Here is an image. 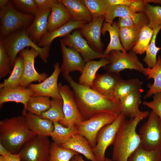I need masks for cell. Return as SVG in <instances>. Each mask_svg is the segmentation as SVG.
Returning <instances> with one entry per match:
<instances>
[{
    "label": "cell",
    "instance_id": "cell-20",
    "mask_svg": "<svg viewBox=\"0 0 161 161\" xmlns=\"http://www.w3.org/2000/svg\"><path fill=\"white\" fill-rule=\"evenodd\" d=\"M142 92L141 90L133 92L120 100L121 114L126 118H133L146 112V111H142L139 109Z\"/></svg>",
    "mask_w": 161,
    "mask_h": 161
},
{
    "label": "cell",
    "instance_id": "cell-16",
    "mask_svg": "<svg viewBox=\"0 0 161 161\" xmlns=\"http://www.w3.org/2000/svg\"><path fill=\"white\" fill-rule=\"evenodd\" d=\"M122 79L119 73H97L91 88L109 99L117 100L114 97V92L117 84Z\"/></svg>",
    "mask_w": 161,
    "mask_h": 161
},
{
    "label": "cell",
    "instance_id": "cell-47",
    "mask_svg": "<svg viewBox=\"0 0 161 161\" xmlns=\"http://www.w3.org/2000/svg\"><path fill=\"white\" fill-rule=\"evenodd\" d=\"M5 161H21L18 154L9 153L4 157Z\"/></svg>",
    "mask_w": 161,
    "mask_h": 161
},
{
    "label": "cell",
    "instance_id": "cell-19",
    "mask_svg": "<svg viewBox=\"0 0 161 161\" xmlns=\"http://www.w3.org/2000/svg\"><path fill=\"white\" fill-rule=\"evenodd\" d=\"M51 10L48 20L49 32L61 27L72 19L67 9L59 0H55L51 5Z\"/></svg>",
    "mask_w": 161,
    "mask_h": 161
},
{
    "label": "cell",
    "instance_id": "cell-45",
    "mask_svg": "<svg viewBox=\"0 0 161 161\" xmlns=\"http://www.w3.org/2000/svg\"><path fill=\"white\" fill-rule=\"evenodd\" d=\"M153 100L150 101H144L143 105L152 109V110L161 120V92L154 94L152 96Z\"/></svg>",
    "mask_w": 161,
    "mask_h": 161
},
{
    "label": "cell",
    "instance_id": "cell-36",
    "mask_svg": "<svg viewBox=\"0 0 161 161\" xmlns=\"http://www.w3.org/2000/svg\"><path fill=\"white\" fill-rule=\"evenodd\" d=\"M79 153L73 150L61 147L54 142L51 143L49 156L47 161H70Z\"/></svg>",
    "mask_w": 161,
    "mask_h": 161
},
{
    "label": "cell",
    "instance_id": "cell-28",
    "mask_svg": "<svg viewBox=\"0 0 161 161\" xmlns=\"http://www.w3.org/2000/svg\"><path fill=\"white\" fill-rule=\"evenodd\" d=\"M24 72V60L19 53L17 56L13 69L9 77L0 84V89H14L20 87L21 82Z\"/></svg>",
    "mask_w": 161,
    "mask_h": 161
},
{
    "label": "cell",
    "instance_id": "cell-38",
    "mask_svg": "<svg viewBox=\"0 0 161 161\" xmlns=\"http://www.w3.org/2000/svg\"><path fill=\"white\" fill-rule=\"evenodd\" d=\"M161 29V25L153 30V35L148 48L146 51V55L143 59V61L147 66L148 67L152 68L156 64L157 59V54L161 49V47H157L156 44L157 36Z\"/></svg>",
    "mask_w": 161,
    "mask_h": 161
},
{
    "label": "cell",
    "instance_id": "cell-42",
    "mask_svg": "<svg viewBox=\"0 0 161 161\" xmlns=\"http://www.w3.org/2000/svg\"><path fill=\"white\" fill-rule=\"evenodd\" d=\"M144 12L148 19L147 26L152 30L161 25V6H154L148 3L145 7Z\"/></svg>",
    "mask_w": 161,
    "mask_h": 161
},
{
    "label": "cell",
    "instance_id": "cell-40",
    "mask_svg": "<svg viewBox=\"0 0 161 161\" xmlns=\"http://www.w3.org/2000/svg\"><path fill=\"white\" fill-rule=\"evenodd\" d=\"M128 161H161V149L147 150L140 146L130 155Z\"/></svg>",
    "mask_w": 161,
    "mask_h": 161
},
{
    "label": "cell",
    "instance_id": "cell-39",
    "mask_svg": "<svg viewBox=\"0 0 161 161\" xmlns=\"http://www.w3.org/2000/svg\"><path fill=\"white\" fill-rule=\"evenodd\" d=\"M134 13L130 7L123 5H111L109 7L104 16L105 22L112 24L117 17L123 18L131 16Z\"/></svg>",
    "mask_w": 161,
    "mask_h": 161
},
{
    "label": "cell",
    "instance_id": "cell-35",
    "mask_svg": "<svg viewBox=\"0 0 161 161\" xmlns=\"http://www.w3.org/2000/svg\"><path fill=\"white\" fill-rule=\"evenodd\" d=\"M51 101L50 108L47 111L42 113L40 117L48 119L53 123H59L64 118L63 99L52 98Z\"/></svg>",
    "mask_w": 161,
    "mask_h": 161
},
{
    "label": "cell",
    "instance_id": "cell-13",
    "mask_svg": "<svg viewBox=\"0 0 161 161\" xmlns=\"http://www.w3.org/2000/svg\"><path fill=\"white\" fill-rule=\"evenodd\" d=\"M21 54L24 60V72L20 87L27 88L32 82L43 81L48 77L45 73H39L35 69V58L39 55L38 51L33 48L27 47L22 50Z\"/></svg>",
    "mask_w": 161,
    "mask_h": 161
},
{
    "label": "cell",
    "instance_id": "cell-18",
    "mask_svg": "<svg viewBox=\"0 0 161 161\" xmlns=\"http://www.w3.org/2000/svg\"><path fill=\"white\" fill-rule=\"evenodd\" d=\"M22 114L30 130L37 135L50 136L54 129L52 122L27 111H23Z\"/></svg>",
    "mask_w": 161,
    "mask_h": 161
},
{
    "label": "cell",
    "instance_id": "cell-30",
    "mask_svg": "<svg viewBox=\"0 0 161 161\" xmlns=\"http://www.w3.org/2000/svg\"><path fill=\"white\" fill-rule=\"evenodd\" d=\"M143 83L137 78L127 80L123 79L117 84L114 92V96L117 100H120L127 95L142 90Z\"/></svg>",
    "mask_w": 161,
    "mask_h": 161
},
{
    "label": "cell",
    "instance_id": "cell-44",
    "mask_svg": "<svg viewBox=\"0 0 161 161\" xmlns=\"http://www.w3.org/2000/svg\"><path fill=\"white\" fill-rule=\"evenodd\" d=\"M12 2L20 10L30 13L35 17L40 12L34 0H13Z\"/></svg>",
    "mask_w": 161,
    "mask_h": 161
},
{
    "label": "cell",
    "instance_id": "cell-9",
    "mask_svg": "<svg viewBox=\"0 0 161 161\" xmlns=\"http://www.w3.org/2000/svg\"><path fill=\"white\" fill-rule=\"evenodd\" d=\"M107 58L111 63L103 67L106 72L119 73L125 69H129L142 72L145 68L137 54L132 50L129 52L113 50L108 55Z\"/></svg>",
    "mask_w": 161,
    "mask_h": 161
},
{
    "label": "cell",
    "instance_id": "cell-14",
    "mask_svg": "<svg viewBox=\"0 0 161 161\" xmlns=\"http://www.w3.org/2000/svg\"><path fill=\"white\" fill-rule=\"evenodd\" d=\"M54 69L52 74L42 82L37 84L31 83L27 87L32 92L33 96H44L52 98L62 99L59 94L58 80L61 72L59 64L54 65Z\"/></svg>",
    "mask_w": 161,
    "mask_h": 161
},
{
    "label": "cell",
    "instance_id": "cell-24",
    "mask_svg": "<svg viewBox=\"0 0 161 161\" xmlns=\"http://www.w3.org/2000/svg\"><path fill=\"white\" fill-rule=\"evenodd\" d=\"M32 96V91L28 87H20L14 89H0V106L6 102H14L23 104L24 107Z\"/></svg>",
    "mask_w": 161,
    "mask_h": 161
},
{
    "label": "cell",
    "instance_id": "cell-17",
    "mask_svg": "<svg viewBox=\"0 0 161 161\" xmlns=\"http://www.w3.org/2000/svg\"><path fill=\"white\" fill-rule=\"evenodd\" d=\"M63 62L60 69L63 75L74 71L82 72L86 64L82 57L75 49L61 44Z\"/></svg>",
    "mask_w": 161,
    "mask_h": 161
},
{
    "label": "cell",
    "instance_id": "cell-50",
    "mask_svg": "<svg viewBox=\"0 0 161 161\" xmlns=\"http://www.w3.org/2000/svg\"><path fill=\"white\" fill-rule=\"evenodd\" d=\"M10 1L8 0H0V7L1 9L4 8L6 6Z\"/></svg>",
    "mask_w": 161,
    "mask_h": 161
},
{
    "label": "cell",
    "instance_id": "cell-51",
    "mask_svg": "<svg viewBox=\"0 0 161 161\" xmlns=\"http://www.w3.org/2000/svg\"><path fill=\"white\" fill-rule=\"evenodd\" d=\"M153 3L161 4V0H154Z\"/></svg>",
    "mask_w": 161,
    "mask_h": 161
},
{
    "label": "cell",
    "instance_id": "cell-8",
    "mask_svg": "<svg viewBox=\"0 0 161 161\" xmlns=\"http://www.w3.org/2000/svg\"><path fill=\"white\" fill-rule=\"evenodd\" d=\"M126 118L121 114L110 124L103 127L98 132L95 146L92 148L97 161H104L105 153L107 148L113 145L116 135Z\"/></svg>",
    "mask_w": 161,
    "mask_h": 161
},
{
    "label": "cell",
    "instance_id": "cell-46",
    "mask_svg": "<svg viewBox=\"0 0 161 161\" xmlns=\"http://www.w3.org/2000/svg\"><path fill=\"white\" fill-rule=\"evenodd\" d=\"M55 0H34L41 12L51 10V7Z\"/></svg>",
    "mask_w": 161,
    "mask_h": 161
},
{
    "label": "cell",
    "instance_id": "cell-6",
    "mask_svg": "<svg viewBox=\"0 0 161 161\" xmlns=\"http://www.w3.org/2000/svg\"><path fill=\"white\" fill-rule=\"evenodd\" d=\"M139 134L142 148L150 151L161 149V120L152 111L140 128Z\"/></svg>",
    "mask_w": 161,
    "mask_h": 161
},
{
    "label": "cell",
    "instance_id": "cell-7",
    "mask_svg": "<svg viewBox=\"0 0 161 161\" xmlns=\"http://www.w3.org/2000/svg\"><path fill=\"white\" fill-rule=\"evenodd\" d=\"M50 144L47 136L36 135L25 143L18 154L21 161H47Z\"/></svg>",
    "mask_w": 161,
    "mask_h": 161
},
{
    "label": "cell",
    "instance_id": "cell-32",
    "mask_svg": "<svg viewBox=\"0 0 161 161\" xmlns=\"http://www.w3.org/2000/svg\"><path fill=\"white\" fill-rule=\"evenodd\" d=\"M53 123L54 129L50 136L53 142L59 145L64 143L74 134L78 133L76 126L66 127L58 122Z\"/></svg>",
    "mask_w": 161,
    "mask_h": 161
},
{
    "label": "cell",
    "instance_id": "cell-4",
    "mask_svg": "<svg viewBox=\"0 0 161 161\" xmlns=\"http://www.w3.org/2000/svg\"><path fill=\"white\" fill-rule=\"evenodd\" d=\"M26 29H21L0 40L13 66L18 54L25 48L31 47L36 49L40 58L45 63L47 62L50 47H40L29 37Z\"/></svg>",
    "mask_w": 161,
    "mask_h": 161
},
{
    "label": "cell",
    "instance_id": "cell-43",
    "mask_svg": "<svg viewBox=\"0 0 161 161\" xmlns=\"http://www.w3.org/2000/svg\"><path fill=\"white\" fill-rule=\"evenodd\" d=\"M13 68L10 60L6 52L1 40L0 41V79L10 74Z\"/></svg>",
    "mask_w": 161,
    "mask_h": 161
},
{
    "label": "cell",
    "instance_id": "cell-29",
    "mask_svg": "<svg viewBox=\"0 0 161 161\" xmlns=\"http://www.w3.org/2000/svg\"><path fill=\"white\" fill-rule=\"evenodd\" d=\"M120 27L117 22L114 21L111 24L104 22L103 25L101 34L104 35L105 33L108 32L110 36V41L103 53L108 55L113 50H119L126 52L121 44L119 34Z\"/></svg>",
    "mask_w": 161,
    "mask_h": 161
},
{
    "label": "cell",
    "instance_id": "cell-49",
    "mask_svg": "<svg viewBox=\"0 0 161 161\" xmlns=\"http://www.w3.org/2000/svg\"><path fill=\"white\" fill-rule=\"evenodd\" d=\"M77 161H85L82 157L79 154L75 155L73 157ZM104 161H113L112 160L106 158Z\"/></svg>",
    "mask_w": 161,
    "mask_h": 161
},
{
    "label": "cell",
    "instance_id": "cell-34",
    "mask_svg": "<svg viewBox=\"0 0 161 161\" xmlns=\"http://www.w3.org/2000/svg\"><path fill=\"white\" fill-rule=\"evenodd\" d=\"M117 23L120 28L134 27L141 29L148 25L149 21L145 12H141L135 13L130 16L119 18Z\"/></svg>",
    "mask_w": 161,
    "mask_h": 161
},
{
    "label": "cell",
    "instance_id": "cell-26",
    "mask_svg": "<svg viewBox=\"0 0 161 161\" xmlns=\"http://www.w3.org/2000/svg\"><path fill=\"white\" fill-rule=\"evenodd\" d=\"M110 63L107 58H102L98 61L92 60L86 62L79 77V83L91 88L98 70Z\"/></svg>",
    "mask_w": 161,
    "mask_h": 161
},
{
    "label": "cell",
    "instance_id": "cell-12",
    "mask_svg": "<svg viewBox=\"0 0 161 161\" xmlns=\"http://www.w3.org/2000/svg\"><path fill=\"white\" fill-rule=\"evenodd\" d=\"M60 42L61 44L77 50L86 63L95 58L108 57V55L94 50L81 35L79 30H75L72 33L64 37L60 40Z\"/></svg>",
    "mask_w": 161,
    "mask_h": 161
},
{
    "label": "cell",
    "instance_id": "cell-3",
    "mask_svg": "<svg viewBox=\"0 0 161 161\" xmlns=\"http://www.w3.org/2000/svg\"><path fill=\"white\" fill-rule=\"evenodd\" d=\"M36 135L29 129L23 115L0 121V143L11 153L18 154L25 143Z\"/></svg>",
    "mask_w": 161,
    "mask_h": 161
},
{
    "label": "cell",
    "instance_id": "cell-52",
    "mask_svg": "<svg viewBox=\"0 0 161 161\" xmlns=\"http://www.w3.org/2000/svg\"><path fill=\"white\" fill-rule=\"evenodd\" d=\"M71 161H77L74 157H73L71 159Z\"/></svg>",
    "mask_w": 161,
    "mask_h": 161
},
{
    "label": "cell",
    "instance_id": "cell-31",
    "mask_svg": "<svg viewBox=\"0 0 161 161\" xmlns=\"http://www.w3.org/2000/svg\"><path fill=\"white\" fill-rule=\"evenodd\" d=\"M51 103V100L49 97L32 96L28 101L23 111L40 116L42 113L49 109Z\"/></svg>",
    "mask_w": 161,
    "mask_h": 161
},
{
    "label": "cell",
    "instance_id": "cell-22",
    "mask_svg": "<svg viewBox=\"0 0 161 161\" xmlns=\"http://www.w3.org/2000/svg\"><path fill=\"white\" fill-rule=\"evenodd\" d=\"M59 146L80 153L92 161H97L88 140L78 133L74 134L65 142Z\"/></svg>",
    "mask_w": 161,
    "mask_h": 161
},
{
    "label": "cell",
    "instance_id": "cell-48",
    "mask_svg": "<svg viewBox=\"0 0 161 161\" xmlns=\"http://www.w3.org/2000/svg\"><path fill=\"white\" fill-rule=\"evenodd\" d=\"M6 148L0 143V154L1 156L6 157L9 153Z\"/></svg>",
    "mask_w": 161,
    "mask_h": 161
},
{
    "label": "cell",
    "instance_id": "cell-23",
    "mask_svg": "<svg viewBox=\"0 0 161 161\" xmlns=\"http://www.w3.org/2000/svg\"><path fill=\"white\" fill-rule=\"evenodd\" d=\"M51 10L41 12L31 24L26 29L30 38L35 44L48 32V20Z\"/></svg>",
    "mask_w": 161,
    "mask_h": 161
},
{
    "label": "cell",
    "instance_id": "cell-37",
    "mask_svg": "<svg viewBox=\"0 0 161 161\" xmlns=\"http://www.w3.org/2000/svg\"><path fill=\"white\" fill-rule=\"evenodd\" d=\"M153 34V30L147 25L143 27L141 29L138 39L132 50L137 54H144L148 48Z\"/></svg>",
    "mask_w": 161,
    "mask_h": 161
},
{
    "label": "cell",
    "instance_id": "cell-21",
    "mask_svg": "<svg viewBox=\"0 0 161 161\" xmlns=\"http://www.w3.org/2000/svg\"><path fill=\"white\" fill-rule=\"evenodd\" d=\"M86 21H77L72 19L51 32H47L37 43L40 47H50L52 41L55 38L63 36L69 34L73 31L79 29L85 24Z\"/></svg>",
    "mask_w": 161,
    "mask_h": 161
},
{
    "label": "cell",
    "instance_id": "cell-15",
    "mask_svg": "<svg viewBox=\"0 0 161 161\" xmlns=\"http://www.w3.org/2000/svg\"><path fill=\"white\" fill-rule=\"evenodd\" d=\"M105 17L101 16L90 22L84 24L79 30L90 46L95 51L103 53L104 44L101 38V34Z\"/></svg>",
    "mask_w": 161,
    "mask_h": 161
},
{
    "label": "cell",
    "instance_id": "cell-27",
    "mask_svg": "<svg viewBox=\"0 0 161 161\" xmlns=\"http://www.w3.org/2000/svg\"><path fill=\"white\" fill-rule=\"evenodd\" d=\"M143 73L147 76V79H153L154 80L152 84L149 85V89L144 96L146 99L154 94L161 92V57L159 55L156 65L152 68H145Z\"/></svg>",
    "mask_w": 161,
    "mask_h": 161
},
{
    "label": "cell",
    "instance_id": "cell-10",
    "mask_svg": "<svg viewBox=\"0 0 161 161\" xmlns=\"http://www.w3.org/2000/svg\"><path fill=\"white\" fill-rule=\"evenodd\" d=\"M117 116L106 113L98 114L83 120L76 127L78 133L84 137L92 148L96 144V137L99 131L104 126L112 123Z\"/></svg>",
    "mask_w": 161,
    "mask_h": 161
},
{
    "label": "cell",
    "instance_id": "cell-41",
    "mask_svg": "<svg viewBox=\"0 0 161 161\" xmlns=\"http://www.w3.org/2000/svg\"><path fill=\"white\" fill-rule=\"evenodd\" d=\"M81 1L89 11L92 20L100 16H104L109 6L107 0H81Z\"/></svg>",
    "mask_w": 161,
    "mask_h": 161
},
{
    "label": "cell",
    "instance_id": "cell-1",
    "mask_svg": "<svg viewBox=\"0 0 161 161\" xmlns=\"http://www.w3.org/2000/svg\"><path fill=\"white\" fill-rule=\"evenodd\" d=\"M63 76L73 89L83 120L100 113H109L117 116L121 114L120 100H114L107 98L91 88L75 82L69 74L63 75Z\"/></svg>",
    "mask_w": 161,
    "mask_h": 161
},
{
    "label": "cell",
    "instance_id": "cell-2",
    "mask_svg": "<svg viewBox=\"0 0 161 161\" xmlns=\"http://www.w3.org/2000/svg\"><path fill=\"white\" fill-rule=\"evenodd\" d=\"M150 112L129 120L126 119L121 126L113 144V161H128L130 155L140 146L141 139L136 129L139 123L148 116Z\"/></svg>",
    "mask_w": 161,
    "mask_h": 161
},
{
    "label": "cell",
    "instance_id": "cell-5",
    "mask_svg": "<svg viewBox=\"0 0 161 161\" xmlns=\"http://www.w3.org/2000/svg\"><path fill=\"white\" fill-rule=\"evenodd\" d=\"M0 40L17 30L27 29L35 18L32 15L18 11L12 1L0 11Z\"/></svg>",
    "mask_w": 161,
    "mask_h": 161
},
{
    "label": "cell",
    "instance_id": "cell-33",
    "mask_svg": "<svg viewBox=\"0 0 161 161\" xmlns=\"http://www.w3.org/2000/svg\"><path fill=\"white\" fill-rule=\"evenodd\" d=\"M141 29L134 27L120 28L119 34L120 41L126 52L131 50L135 44Z\"/></svg>",
    "mask_w": 161,
    "mask_h": 161
},
{
    "label": "cell",
    "instance_id": "cell-11",
    "mask_svg": "<svg viewBox=\"0 0 161 161\" xmlns=\"http://www.w3.org/2000/svg\"><path fill=\"white\" fill-rule=\"evenodd\" d=\"M58 91L63 100V111L64 118L59 122L63 126L68 127L76 126L83 121L78 109L73 92L69 86L58 84Z\"/></svg>",
    "mask_w": 161,
    "mask_h": 161
},
{
    "label": "cell",
    "instance_id": "cell-25",
    "mask_svg": "<svg viewBox=\"0 0 161 161\" xmlns=\"http://www.w3.org/2000/svg\"><path fill=\"white\" fill-rule=\"evenodd\" d=\"M70 13L72 19L77 21L91 22L90 13L86 6L80 0H59Z\"/></svg>",
    "mask_w": 161,
    "mask_h": 161
}]
</instances>
